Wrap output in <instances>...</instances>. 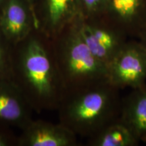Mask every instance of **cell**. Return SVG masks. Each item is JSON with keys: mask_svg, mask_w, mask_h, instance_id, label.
<instances>
[{"mask_svg": "<svg viewBox=\"0 0 146 146\" xmlns=\"http://www.w3.org/2000/svg\"><path fill=\"white\" fill-rule=\"evenodd\" d=\"M12 78L34 112L56 110L65 94L52 38L35 28L12 47Z\"/></svg>", "mask_w": 146, "mask_h": 146, "instance_id": "cell-1", "label": "cell"}, {"mask_svg": "<svg viewBox=\"0 0 146 146\" xmlns=\"http://www.w3.org/2000/svg\"><path fill=\"white\" fill-rule=\"evenodd\" d=\"M120 89L108 81L66 93L56 110L59 123L76 136L89 139L119 119Z\"/></svg>", "mask_w": 146, "mask_h": 146, "instance_id": "cell-2", "label": "cell"}, {"mask_svg": "<svg viewBox=\"0 0 146 146\" xmlns=\"http://www.w3.org/2000/svg\"><path fill=\"white\" fill-rule=\"evenodd\" d=\"M76 20L52 38L65 94L108 81L106 66L91 53Z\"/></svg>", "mask_w": 146, "mask_h": 146, "instance_id": "cell-3", "label": "cell"}, {"mask_svg": "<svg viewBox=\"0 0 146 146\" xmlns=\"http://www.w3.org/2000/svg\"><path fill=\"white\" fill-rule=\"evenodd\" d=\"M76 23L91 53L106 68L129 40L123 31L102 16L85 18L79 16Z\"/></svg>", "mask_w": 146, "mask_h": 146, "instance_id": "cell-4", "label": "cell"}, {"mask_svg": "<svg viewBox=\"0 0 146 146\" xmlns=\"http://www.w3.org/2000/svg\"><path fill=\"white\" fill-rule=\"evenodd\" d=\"M108 82L116 88H136L146 83V52L139 41L128 40L107 66Z\"/></svg>", "mask_w": 146, "mask_h": 146, "instance_id": "cell-5", "label": "cell"}, {"mask_svg": "<svg viewBox=\"0 0 146 146\" xmlns=\"http://www.w3.org/2000/svg\"><path fill=\"white\" fill-rule=\"evenodd\" d=\"M36 27L54 38L80 16L78 0H35Z\"/></svg>", "mask_w": 146, "mask_h": 146, "instance_id": "cell-6", "label": "cell"}, {"mask_svg": "<svg viewBox=\"0 0 146 146\" xmlns=\"http://www.w3.org/2000/svg\"><path fill=\"white\" fill-rule=\"evenodd\" d=\"M35 28L33 10L27 0H5L0 7V31L12 46Z\"/></svg>", "mask_w": 146, "mask_h": 146, "instance_id": "cell-7", "label": "cell"}, {"mask_svg": "<svg viewBox=\"0 0 146 146\" xmlns=\"http://www.w3.org/2000/svg\"><path fill=\"white\" fill-rule=\"evenodd\" d=\"M102 17L137 39L146 28V0H108Z\"/></svg>", "mask_w": 146, "mask_h": 146, "instance_id": "cell-8", "label": "cell"}, {"mask_svg": "<svg viewBox=\"0 0 146 146\" xmlns=\"http://www.w3.org/2000/svg\"><path fill=\"white\" fill-rule=\"evenodd\" d=\"M77 136L61 123L33 119L21 129L17 146H76Z\"/></svg>", "mask_w": 146, "mask_h": 146, "instance_id": "cell-9", "label": "cell"}, {"mask_svg": "<svg viewBox=\"0 0 146 146\" xmlns=\"http://www.w3.org/2000/svg\"><path fill=\"white\" fill-rule=\"evenodd\" d=\"M33 112L12 80H0V125L21 130L33 119Z\"/></svg>", "mask_w": 146, "mask_h": 146, "instance_id": "cell-10", "label": "cell"}, {"mask_svg": "<svg viewBox=\"0 0 146 146\" xmlns=\"http://www.w3.org/2000/svg\"><path fill=\"white\" fill-rule=\"evenodd\" d=\"M119 119L139 141L146 143V83L132 89L130 94L122 99Z\"/></svg>", "mask_w": 146, "mask_h": 146, "instance_id": "cell-11", "label": "cell"}, {"mask_svg": "<svg viewBox=\"0 0 146 146\" xmlns=\"http://www.w3.org/2000/svg\"><path fill=\"white\" fill-rule=\"evenodd\" d=\"M139 141L123 123L118 119L88 139L89 146H137Z\"/></svg>", "mask_w": 146, "mask_h": 146, "instance_id": "cell-12", "label": "cell"}, {"mask_svg": "<svg viewBox=\"0 0 146 146\" xmlns=\"http://www.w3.org/2000/svg\"><path fill=\"white\" fill-rule=\"evenodd\" d=\"M12 47L0 31V80L12 78Z\"/></svg>", "mask_w": 146, "mask_h": 146, "instance_id": "cell-13", "label": "cell"}, {"mask_svg": "<svg viewBox=\"0 0 146 146\" xmlns=\"http://www.w3.org/2000/svg\"><path fill=\"white\" fill-rule=\"evenodd\" d=\"M108 0H78L80 16L94 18L103 16Z\"/></svg>", "mask_w": 146, "mask_h": 146, "instance_id": "cell-14", "label": "cell"}, {"mask_svg": "<svg viewBox=\"0 0 146 146\" xmlns=\"http://www.w3.org/2000/svg\"><path fill=\"white\" fill-rule=\"evenodd\" d=\"M18 135L12 128L0 125V146H17Z\"/></svg>", "mask_w": 146, "mask_h": 146, "instance_id": "cell-15", "label": "cell"}, {"mask_svg": "<svg viewBox=\"0 0 146 146\" xmlns=\"http://www.w3.org/2000/svg\"><path fill=\"white\" fill-rule=\"evenodd\" d=\"M137 39L146 52V28L141 32V33Z\"/></svg>", "mask_w": 146, "mask_h": 146, "instance_id": "cell-16", "label": "cell"}, {"mask_svg": "<svg viewBox=\"0 0 146 146\" xmlns=\"http://www.w3.org/2000/svg\"><path fill=\"white\" fill-rule=\"evenodd\" d=\"M27 1H28L29 4L31 5V6L32 7L33 10V12H34V5H35V0H27Z\"/></svg>", "mask_w": 146, "mask_h": 146, "instance_id": "cell-17", "label": "cell"}, {"mask_svg": "<svg viewBox=\"0 0 146 146\" xmlns=\"http://www.w3.org/2000/svg\"><path fill=\"white\" fill-rule=\"evenodd\" d=\"M5 0H0V7H1V5L3 4V3L4 2Z\"/></svg>", "mask_w": 146, "mask_h": 146, "instance_id": "cell-18", "label": "cell"}]
</instances>
